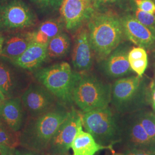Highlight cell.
Listing matches in <instances>:
<instances>
[{
  "instance_id": "obj_4",
  "label": "cell",
  "mask_w": 155,
  "mask_h": 155,
  "mask_svg": "<svg viewBox=\"0 0 155 155\" xmlns=\"http://www.w3.org/2000/svg\"><path fill=\"white\" fill-rule=\"evenodd\" d=\"M72 98L83 113L105 108L111 103V86L94 75L79 72Z\"/></svg>"
},
{
  "instance_id": "obj_10",
  "label": "cell",
  "mask_w": 155,
  "mask_h": 155,
  "mask_svg": "<svg viewBox=\"0 0 155 155\" xmlns=\"http://www.w3.org/2000/svg\"><path fill=\"white\" fill-rule=\"evenodd\" d=\"M82 124V112L72 107L66 119L61 124L51 140L45 154L68 153L79 127Z\"/></svg>"
},
{
  "instance_id": "obj_23",
  "label": "cell",
  "mask_w": 155,
  "mask_h": 155,
  "mask_svg": "<svg viewBox=\"0 0 155 155\" xmlns=\"http://www.w3.org/2000/svg\"><path fill=\"white\" fill-rule=\"evenodd\" d=\"M0 144L13 148L20 146L19 133L12 130L0 120Z\"/></svg>"
},
{
  "instance_id": "obj_19",
  "label": "cell",
  "mask_w": 155,
  "mask_h": 155,
  "mask_svg": "<svg viewBox=\"0 0 155 155\" xmlns=\"http://www.w3.org/2000/svg\"><path fill=\"white\" fill-rule=\"evenodd\" d=\"M33 41L31 32H16L5 39L1 56L13 61L22 54Z\"/></svg>"
},
{
  "instance_id": "obj_11",
  "label": "cell",
  "mask_w": 155,
  "mask_h": 155,
  "mask_svg": "<svg viewBox=\"0 0 155 155\" xmlns=\"http://www.w3.org/2000/svg\"><path fill=\"white\" fill-rule=\"evenodd\" d=\"M18 68L10 60L0 56V91L5 99L21 97L31 83L27 75Z\"/></svg>"
},
{
  "instance_id": "obj_39",
  "label": "cell",
  "mask_w": 155,
  "mask_h": 155,
  "mask_svg": "<svg viewBox=\"0 0 155 155\" xmlns=\"http://www.w3.org/2000/svg\"><path fill=\"white\" fill-rule=\"evenodd\" d=\"M153 1H154V2H155V0H153Z\"/></svg>"
},
{
  "instance_id": "obj_16",
  "label": "cell",
  "mask_w": 155,
  "mask_h": 155,
  "mask_svg": "<svg viewBox=\"0 0 155 155\" xmlns=\"http://www.w3.org/2000/svg\"><path fill=\"white\" fill-rule=\"evenodd\" d=\"M130 49L126 45H119L106 58L104 70L112 78H123L129 75L132 70L128 60Z\"/></svg>"
},
{
  "instance_id": "obj_13",
  "label": "cell",
  "mask_w": 155,
  "mask_h": 155,
  "mask_svg": "<svg viewBox=\"0 0 155 155\" xmlns=\"http://www.w3.org/2000/svg\"><path fill=\"white\" fill-rule=\"evenodd\" d=\"M94 54L87 29L80 28L75 39L72 52V64L75 69L79 72L89 70L93 64Z\"/></svg>"
},
{
  "instance_id": "obj_3",
  "label": "cell",
  "mask_w": 155,
  "mask_h": 155,
  "mask_svg": "<svg viewBox=\"0 0 155 155\" xmlns=\"http://www.w3.org/2000/svg\"><path fill=\"white\" fill-rule=\"evenodd\" d=\"M33 75L38 82L48 90L61 105L68 107L74 104L73 92L79 72L74 71L68 63L63 61L40 68Z\"/></svg>"
},
{
  "instance_id": "obj_38",
  "label": "cell",
  "mask_w": 155,
  "mask_h": 155,
  "mask_svg": "<svg viewBox=\"0 0 155 155\" xmlns=\"http://www.w3.org/2000/svg\"><path fill=\"white\" fill-rule=\"evenodd\" d=\"M1 104L2 103H0V110H1Z\"/></svg>"
},
{
  "instance_id": "obj_24",
  "label": "cell",
  "mask_w": 155,
  "mask_h": 155,
  "mask_svg": "<svg viewBox=\"0 0 155 155\" xmlns=\"http://www.w3.org/2000/svg\"><path fill=\"white\" fill-rule=\"evenodd\" d=\"M134 17L145 27L155 31V16L137 8Z\"/></svg>"
},
{
  "instance_id": "obj_37",
  "label": "cell",
  "mask_w": 155,
  "mask_h": 155,
  "mask_svg": "<svg viewBox=\"0 0 155 155\" xmlns=\"http://www.w3.org/2000/svg\"><path fill=\"white\" fill-rule=\"evenodd\" d=\"M9 1V0H0V4L3 3V2H6V1Z\"/></svg>"
},
{
  "instance_id": "obj_35",
  "label": "cell",
  "mask_w": 155,
  "mask_h": 155,
  "mask_svg": "<svg viewBox=\"0 0 155 155\" xmlns=\"http://www.w3.org/2000/svg\"><path fill=\"white\" fill-rule=\"evenodd\" d=\"M5 100V98L4 95L2 93V92L0 91V103H2Z\"/></svg>"
},
{
  "instance_id": "obj_26",
  "label": "cell",
  "mask_w": 155,
  "mask_h": 155,
  "mask_svg": "<svg viewBox=\"0 0 155 155\" xmlns=\"http://www.w3.org/2000/svg\"><path fill=\"white\" fill-rule=\"evenodd\" d=\"M129 62L132 71L136 72L137 76L142 77L148 66V57L130 60Z\"/></svg>"
},
{
  "instance_id": "obj_25",
  "label": "cell",
  "mask_w": 155,
  "mask_h": 155,
  "mask_svg": "<svg viewBox=\"0 0 155 155\" xmlns=\"http://www.w3.org/2000/svg\"><path fill=\"white\" fill-rule=\"evenodd\" d=\"M29 1L42 11H55L60 8L63 0H29Z\"/></svg>"
},
{
  "instance_id": "obj_28",
  "label": "cell",
  "mask_w": 155,
  "mask_h": 155,
  "mask_svg": "<svg viewBox=\"0 0 155 155\" xmlns=\"http://www.w3.org/2000/svg\"><path fill=\"white\" fill-rule=\"evenodd\" d=\"M113 155H155V152L144 150H127L122 153H116Z\"/></svg>"
},
{
  "instance_id": "obj_18",
  "label": "cell",
  "mask_w": 155,
  "mask_h": 155,
  "mask_svg": "<svg viewBox=\"0 0 155 155\" xmlns=\"http://www.w3.org/2000/svg\"><path fill=\"white\" fill-rule=\"evenodd\" d=\"M48 45L32 41L21 55L11 61L18 68L25 70L38 68L48 58Z\"/></svg>"
},
{
  "instance_id": "obj_12",
  "label": "cell",
  "mask_w": 155,
  "mask_h": 155,
  "mask_svg": "<svg viewBox=\"0 0 155 155\" xmlns=\"http://www.w3.org/2000/svg\"><path fill=\"white\" fill-rule=\"evenodd\" d=\"M60 12L64 27L70 31L80 29L95 13L94 6L83 0H63Z\"/></svg>"
},
{
  "instance_id": "obj_20",
  "label": "cell",
  "mask_w": 155,
  "mask_h": 155,
  "mask_svg": "<svg viewBox=\"0 0 155 155\" xmlns=\"http://www.w3.org/2000/svg\"><path fill=\"white\" fill-rule=\"evenodd\" d=\"M64 22L58 19H50L42 22L38 28L31 32L33 41L48 45L50 40L63 32Z\"/></svg>"
},
{
  "instance_id": "obj_29",
  "label": "cell",
  "mask_w": 155,
  "mask_h": 155,
  "mask_svg": "<svg viewBox=\"0 0 155 155\" xmlns=\"http://www.w3.org/2000/svg\"><path fill=\"white\" fill-rule=\"evenodd\" d=\"M15 155H46L45 153H40L33 150H28L22 148V149H16L15 150Z\"/></svg>"
},
{
  "instance_id": "obj_36",
  "label": "cell",
  "mask_w": 155,
  "mask_h": 155,
  "mask_svg": "<svg viewBox=\"0 0 155 155\" xmlns=\"http://www.w3.org/2000/svg\"><path fill=\"white\" fill-rule=\"evenodd\" d=\"M46 155H69L68 153H61V154H46Z\"/></svg>"
},
{
  "instance_id": "obj_6",
  "label": "cell",
  "mask_w": 155,
  "mask_h": 155,
  "mask_svg": "<svg viewBox=\"0 0 155 155\" xmlns=\"http://www.w3.org/2000/svg\"><path fill=\"white\" fill-rule=\"evenodd\" d=\"M139 76L121 78L111 86V104L120 114L136 112L143 98V80Z\"/></svg>"
},
{
  "instance_id": "obj_1",
  "label": "cell",
  "mask_w": 155,
  "mask_h": 155,
  "mask_svg": "<svg viewBox=\"0 0 155 155\" xmlns=\"http://www.w3.org/2000/svg\"><path fill=\"white\" fill-rule=\"evenodd\" d=\"M70 110L59 104L54 109L40 116L27 119L19 132L20 146L28 150L46 153L50 142Z\"/></svg>"
},
{
  "instance_id": "obj_32",
  "label": "cell",
  "mask_w": 155,
  "mask_h": 155,
  "mask_svg": "<svg viewBox=\"0 0 155 155\" xmlns=\"http://www.w3.org/2000/svg\"><path fill=\"white\" fill-rule=\"evenodd\" d=\"M5 39V38L4 36L3 35L2 33L0 32V56L1 55L2 52Z\"/></svg>"
},
{
  "instance_id": "obj_30",
  "label": "cell",
  "mask_w": 155,
  "mask_h": 155,
  "mask_svg": "<svg viewBox=\"0 0 155 155\" xmlns=\"http://www.w3.org/2000/svg\"><path fill=\"white\" fill-rule=\"evenodd\" d=\"M16 148L0 144V155H15Z\"/></svg>"
},
{
  "instance_id": "obj_5",
  "label": "cell",
  "mask_w": 155,
  "mask_h": 155,
  "mask_svg": "<svg viewBox=\"0 0 155 155\" xmlns=\"http://www.w3.org/2000/svg\"><path fill=\"white\" fill-rule=\"evenodd\" d=\"M82 124L85 131L99 144L108 146L120 143L121 118L109 106L82 112Z\"/></svg>"
},
{
  "instance_id": "obj_21",
  "label": "cell",
  "mask_w": 155,
  "mask_h": 155,
  "mask_svg": "<svg viewBox=\"0 0 155 155\" xmlns=\"http://www.w3.org/2000/svg\"><path fill=\"white\" fill-rule=\"evenodd\" d=\"M71 39L64 32H61L50 40L47 46L48 57L61 58L67 55L70 50Z\"/></svg>"
},
{
  "instance_id": "obj_34",
  "label": "cell",
  "mask_w": 155,
  "mask_h": 155,
  "mask_svg": "<svg viewBox=\"0 0 155 155\" xmlns=\"http://www.w3.org/2000/svg\"><path fill=\"white\" fill-rule=\"evenodd\" d=\"M83 1H85L87 3H89L94 6L97 5V4H98V0H83Z\"/></svg>"
},
{
  "instance_id": "obj_33",
  "label": "cell",
  "mask_w": 155,
  "mask_h": 155,
  "mask_svg": "<svg viewBox=\"0 0 155 155\" xmlns=\"http://www.w3.org/2000/svg\"><path fill=\"white\" fill-rule=\"evenodd\" d=\"M118 0H98V4H108V3H113L116 2Z\"/></svg>"
},
{
  "instance_id": "obj_17",
  "label": "cell",
  "mask_w": 155,
  "mask_h": 155,
  "mask_svg": "<svg viewBox=\"0 0 155 155\" xmlns=\"http://www.w3.org/2000/svg\"><path fill=\"white\" fill-rule=\"evenodd\" d=\"M71 149L73 155H95L97 152L105 150H110L113 155L116 153L113 145L105 146L99 144L90 133L84 131L83 124L79 127Z\"/></svg>"
},
{
  "instance_id": "obj_22",
  "label": "cell",
  "mask_w": 155,
  "mask_h": 155,
  "mask_svg": "<svg viewBox=\"0 0 155 155\" xmlns=\"http://www.w3.org/2000/svg\"><path fill=\"white\" fill-rule=\"evenodd\" d=\"M135 113L155 146V114L149 111H139Z\"/></svg>"
},
{
  "instance_id": "obj_27",
  "label": "cell",
  "mask_w": 155,
  "mask_h": 155,
  "mask_svg": "<svg viewBox=\"0 0 155 155\" xmlns=\"http://www.w3.org/2000/svg\"><path fill=\"white\" fill-rule=\"evenodd\" d=\"M137 8L143 11L154 14L155 4L153 0H134Z\"/></svg>"
},
{
  "instance_id": "obj_9",
  "label": "cell",
  "mask_w": 155,
  "mask_h": 155,
  "mask_svg": "<svg viewBox=\"0 0 155 155\" xmlns=\"http://www.w3.org/2000/svg\"><path fill=\"white\" fill-rule=\"evenodd\" d=\"M21 99L30 118L45 114L61 104H58V101L55 97L40 83H30Z\"/></svg>"
},
{
  "instance_id": "obj_31",
  "label": "cell",
  "mask_w": 155,
  "mask_h": 155,
  "mask_svg": "<svg viewBox=\"0 0 155 155\" xmlns=\"http://www.w3.org/2000/svg\"><path fill=\"white\" fill-rule=\"evenodd\" d=\"M150 99L153 109L155 111V80L150 86Z\"/></svg>"
},
{
  "instance_id": "obj_14",
  "label": "cell",
  "mask_w": 155,
  "mask_h": 155,
  "mask_svg": "<svg viewBox=\"0 0 155 155\" xmlns=\"http://www.w3.org/2000/svg\"><path fill=\"white\" fill-rule=\"evenodd\" d=\"M124 36L133 44L150 48L155 43V31L145 27L134 17L127 15L121 17Z\"/></svg>"
},
{
  "instance_id": "obj_7",
  "label": "cell",
  "mask_w": 155,
  "mask_h": 155,
  "mask_svg": "<svg viewBox=\"0 0 155 155\" xmlns=\"http://www.w3.org/2000/svg\"><path fill=\"white\" fill-rule=\"evenodd\" d=\"M37 21L33 10L22 0H9L0 4V32L31 28Z\"/></svg>"
},
{
  "instance_id": "obj_8",
  "label": "cell",
  "mask_w": 155,
  "mask_h": 155,
  "mask_svg": "<svg viewBox=\"0 0 155 155\" xmlns=\"http://www.w3.org/2000/svg\"><path fill=\"white\" fill-rule=\"evenodd\" d=\"M121 141L125 150H144L155 152V146L135 113L121 118Z\"/></svg>"
},
{
  "instance_id": "obj_2",
  "label": "cell",
  "mask_w": 155,
  "mask_h": 155,
  "mask_svg": "<svg viewBox=\"0 0 155 155\" xmlns=\"http://www.w3.org/2000/svg\"><path fill=\"white\" fill-rule=\"evenodd\" d=\"M87 30L94 53L105 60L125 38L121 17L110 12L94 13L87 22Z\"/></svg>"
},
{
  "instance_id": "obj_15",
  "label": "cell",
  "mask_w": 155,
  "mask_h": 155,
  "mask_svg": "<svg viewBox=\"0 0 155 155\" xmlns=\"http://www.w3.org/2000/svg\"><path fill=\"white\" fill-rule=\"evenodd\" d=\"M27 113L21 97L6 99L0 110V120L12 130L19 133L27 120Z\"/></svg>"
}]
</instances>
